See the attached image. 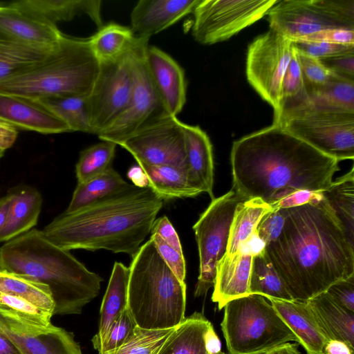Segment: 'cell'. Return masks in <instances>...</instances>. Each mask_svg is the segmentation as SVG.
<instances>
[{
  "mask_svg": "<svg viewBox=\"0 0 354 354\" xmlns=\"http://www.w3.org/2000/svg\"><path fill=\"white\" fill-rule=\"evenodd\" d=\"M17 137V129L0 120V151H5L12 147Z\"/></svg>",
  "mask_w": 354,
  "mask_h": 354,
  "instance_id": "db71d44e",
  "label": "cell"
},
{
  "mask_svg": "<svg viewBox=\"0 0 354 354\" xmlns=\"http://www.w3.org/2000/svg\"><path fill=\"white\" fill-rule=\"evenodd\" d=\"M272 209L259 198L245 200L238 204L231 223L226 254L230 255L255 232L263 216Z\"/></svg>",
  "mask_w": 354,
  "mask_h": 354,
  "instance_id": "1f68e13d",
  "label": "cell"
},
{
  "mask_svg": "<svg viewBox=\"0 0 354 354\" xmlns=\"http://www.w3.org/2000/svg\"><path fill=\"white\" fill-rule=\"evenodd\" d=\"M0 354H22L8 338L0 334Z\"/></svg>",
  "mask_w": 354,
  "mask_h": 354,
  "instance_id": "91938a15",
  "label": "cell"
},
{
  "mask_svg": "<svg viewBox=\"0 0 354 354\" xmlns=\"http://www.w3.org/2000/svg\"><path fill=\"white\" fill-rule=\"evenodd\" d=\"M164 205L149 187L129 184L122 191L77 211L64 212L42 232L57 246L66 250H106L132 258Z\"/></svg>",
  "mask_w": 354,
  "mask_h": 354,
  "instance_id": "3957f363",
  "label": "cell"
},
{
  "mask_svg": "<svg viewBox=\"0 0 354 354\" xmlns=\"http://www.w3.org/2000/svg\"><path fill=\"white\" fill-rule=\"evenodd\" d=\"M0 120L16 129L53 134L71 132L69 127L39 102L0 93Z\"/></svg>",
  "mask_w": 354,
  "mask_h": 354,
  "instance_id": "ffe728a7",
  "label": "cell"
},
{
  "mask_svg": "<svg viewBox=\"0 0 354 354\" xmlns=\"http://www.w3.org/2000/svg\"><path fill=\"white\" fill-rule=\"evenodd\" d=\"M296 51L307 91L325 85L330 79L333 73L319 59L297 49Z\"/></svg>",
  "mask_w": 354,
  "mask_h": 354,
  "instance_id": "ee69618b",
  "label": "cell"
},
{
  "mask_svg": "<svg viewBox=\"0 0 354 354\" xmlns=\"http://www.w3.org/2000/svg\"><path fill=\"white\" fill-rule=\"evenodd\" d=\"M150 239L167 266L181 282L185 283L186 263L183 254L168 245L158 234H151Z\"/></svg>",
  "mask_w": 354,
  "mask_h": 354,
  "instance_id": "bcb514c9",
  "label": "cell"
},
{
  "mask_svg": "<svg viewBox=\"0 0 354 354\" xmlns=\"http://www.w3.org/2000/svg\"><path fill=\"white\" fill-rule=\"evenodd\" d=\"M230 162L232 189L270 205L297 191L322 192L339 169L338 160L274 124L234 141Z\"/></svg>",
  "mask_w": 354,
  "mask_h": 354,
  "instance_id": "7a4b0ae2",
  "label": "cell"
},
{
  "mask_svg": "<svg viewBox=\"0 0 354 354\" xmlns=\"http://www.w3.org/2000/svg\"><path fill=\"white\" fill-rule=\"evenodd\" d=\"M136 326L127 307L109 329L97 351L99 354H114L129 339Z\"/></svg>",
  "mask_w": 354,
  "mask_h": 354,
  "instance_id": "7bdbcfd3",
  "label": "cell"
},
{
  "mask_svg": "<svg viewBox=\"0 0 354 354\" xmlns=\"http://www.w3.org/2000/svg\"><path fill=\"white\" fill-rule=\"evenodd\" d=\"M5 151H0V158L3 156Z\"/></svg>",
  "mask_w": 354,
  "mask_h": 354,
  "instance_id": "94428289",
  "label": "cell"
},
{
  "mask_svg": "<svg viewBox=\"0 0 354 354\" xmlns=\"http://www.w3.org/2000/svg\"><path fill=\"white\" fill-rule=\"evenodd\" d=\"M0 34L27 44L52 48L63 36L56 25L12 6L0 3Z\"/></svg>",
  "mask_w": 354,
  "mask_h": 354,
  "instance_id": "d6986e66",
  "label": "cell"
},
{
  "mask_svg": "<svg viewBox=\"0 0 354 354\" xmlns=\"http://www.w3.org/2000/svg\"><path fill=\"white\" fill-rule=\"evenodd\" d=\"M36 101L63 121L71 131L91 133L87 96L55 95Z\"/></svg>",
  "mask_w": 354,
  "mask_h": 354,
  "instance_id": "e575fe53",
  "label": "cell"
},
{
  "mask_svg": "<svg viewBox=\"0 0 354 354\" xmlns=\"http://www.w3.org/2000/svg\"><path fill=\"white\" fill-rule=\"evenodd\" d=\"M175 328L149 330L136 326L114 354H158Z\"/></svg>",
  "mask_w": 354,
  "mask_h": 354,
  "instance_id": "60d3db41",
  "label": "cell"
},
{
  "mask_svg": "<svg viewBox=\"0 0 354 354\" xmlns=\"http://www.w3.org/2000/svg\"><path fill=\"white\" fill-rule=\"evenodd\" d=\"M129 268L127 308L136 325L160 330L183 322L186 283L167 266L151 239L141 245Z\"/></svg>",
  "mask_w": 354,
  "mask_h": 354,
  "instance_id": "8992f818",
  "label": "cell"
},
{
  "mask_svg": "<svg viewBox=\"0 0 354 354\" xmlns=\"http://www.w3.org/2000/svg\"><path fill=\"white\" fill-rule=\"evenodd\" d=\"M0 307L31 324L41 327L52 325L51 317L53 315L51 313L20 297L0 293Z\"/></svg>",
  "mask_w": 354,
  "mask_h": 354,
  "instance_id": "b9f144b4",
  "label": "cell"
},
{
  "mask_svg": "<svg viewBox=\"0 0 354 354\" xmlns=\"http://www.w3.org/2000/svg\"><path fill=\"white\" fill-rule=\"evenodd\" d=\"M319 60L334 74L354 80V52Z\"/></svg>",
  "mask_w": 354,
  "mask_h": 354,
  "instance_id": "f907efd6",
  "label": "cell"
},
{
  "mask_svg": "<svg viewBox=\"0 0 354 354\" xmlns=\"http://www.w3.org/2000/svg\"><path fill=\"white\" fill-rule=\"evenodd\" d=\"M1 35V34H0V35Z\"/></svg>",
  "mask_w": 354,
  "mask_h": 354,
  "instance_id": "be15d7a7",
  "label": "cell"
},
{
  "mask_svg": "<svg viewBox=\"0 0 354 354\" xmlns=\"http://www.w3.org/2000/svg\"><path fill=\"white\" fill-rule=\"evenodd\" d=\"M99 68L88 38L63 35L41 60L0 81V93L33 100L63 95L88 96Z\"/></svg>",
  "mask_w": 354,
  "mask_h": 354,
  "instance_id": "5b68a950",
  "label": "cell"
},
{
  "mask_svg": "<svg viewBox=\"0 0 354 354\" xmlns=\"http://www.w3.org/2000/svg\"><path fill=\"white\" fill-rule=\"evenodd\" d=\"M129 185L111 167L94 178L77 183L71 201L64 212L71 213L77 211L122 191Z\"/></svg>",
  "mask_w": 354,
  "mask_h": 354,
  "instance_id": "d6a6232c",
  "label": "cell"
},
{
  "mask_svg": "<svg viewBox=\"0 0 354 354\" xmlns=\"http://www.w3.org/2000/svg\"><path fill=\"white\" fill-rule=\"evenodd\" d=\"M10 203L11 196L9 193L6 196L0 198V233L7 221Z\"/></svg>",
  "mask_w": 354,
  "mask_h": 354,
  "instance_id": "6f0895ef",
  "label": "cell"
},
{
  "mask_svg": "<svg viewBox=\"0 0 354 354\" xmlns=\"http://www.w3.org/2000/svg\"><path fill=\"white\" fill-rule=\"evenodd\" d=\"M293 43L297 50L318 59L354 52V46L317 41H297Z\"/></svg>",
  "mask_w": 354,
  "mask_h": 354,
  "instance_id": "f6af8a7d",
  "label": "cell"
},
{
  "mask_svg": "<svg viewBox=\"0 0 354 354\" xmlns=\"http://www.w3.org/2000/svg\"><path fill=\"white\" fill-rule=\"evenodd\" d=\"M294 50L293 41L272 29L255 38L248 48L247 80L272 106L273 118L279 113L282 80Z\"/></svg>",
  "mask_w": 354,
  "mask_h": 354,
  "instance_id": "7c38bea8",
  "label": "cell"
},
{
  "mask_svg": "<svg viewBox=\"0 0 354 354\" xmlns=\"http://www.w3.org/2000/svg\"><path fill=\"white\" fill-rule=\"evenodd\" d=\"M264 354H301L297 344L286 343L265 353Z\"/></svg>",
  "mask_w": 354,
  "mask_h": 354,
  "instance_id": "680465c9",
  "label": "cell"
},
{
  "mask_svg": "<svg viewBox=\"0 0 354 354\" xmlns=\"http://www.w3.org/2000/svg\"><path fill=\"white\" fill-rule=\"evenodd\" d=\"M10 3L56 26L82 14L88 15L97 28L103 26L100 0H21Z\"/></svg>",
  "mask_w": 354,
  "mask_h": 354,
  "instance_id": "cb8c5ba5",
  "label": "cell"
},
{
  "mask_svg": "<svg viewBox=\"0 0 354 354\" xmlns=\"http://www.w3.org/2000/svg\"><path fill=\"white\" fill-rule=\"evenodd\" d=\"M277 0H200L192 35L203 45L227 40L266 15Z\"/></svg>",
  "mask_w": 354,
  "mask_h": 354,
  "instance_id": "8fae6325",
  "label": "cell"
},
{
  "mask_svg": "<svg viewBox=\"0 0 354 354\" xmlns=\"http://www.w3.org/2000/svg\"><path fill=\"white\" fill-rule=\"evenodd\" d=\"M249 290L250 294L261 295L266 298L293 300L264 249L253 257Z\"/></svg>",
  "mask_w": 354,
  "mask_h": 354,
  "instance_id": "74e56055",
  "label": "cell"
},
{
  "mask_svg": "<svg viewBox=\"0 0 354 354\" xmlns=\"http://www.w3.org/2000/svg\"><path fill=\"white\" fill-rule=\"evenodd\" d=\"M308 301L330 339L342 341L354 350V312L338 304L326 291Z\"/></svg>",
  "mask_w": 354,
  "mask_h": 354,
  "instance_id": "83f0119b",
  "label": "cell"
},
{
  "mask_svg": "<svg viewBox=\"0 0 354 354\" xmlns=\"http://www.w3.org/2000/svg\"><path fill=\"white\" fill-rule=\"evenodd\" d=\"M9 194L11 203L7 221L0 233V242H7L32 230L41 209V195L32 187L19 186Z\"/></svg>",
  "mask_w": 354,
  "mask_h": 354,
  "instance_id": "d4e9b609",
  "label": "cell"
},
{
  "mask_svg": "<svg viewBox=\"0 0 354 354\" xmlns=\"http://www.w3.org/2000/svg\"><path fill=\"white\" fill-rule=\"evenodd\" d=\"M151 234H158L168 245L183 253L182 245L178 235L171 223L166 216H162L154 221Z\"/></svg>",
  "mask_w": 354,
  "mask_h": 354,
  "instance_id": "816d5d0a",
  "label": "cell"
},
{
  "mask_svg": "<svg viewBox=\"0 0 354 354\" xmlns=\"http://www.w3.org/2000/svg\"><path fill=\"white\" fill-rule=\"evenodd\" d=\"M148 180V187L163 201L195 197L201 192L188 180L186 166L138 165Z\"/></svg>",
  "mask_w": 354,
  "mask_h": 354,
  "instance_id": "f1b7e54d",
  "label": "cell"
},
{
  "mask_svg": "<svg viewBox=\"0 0 354 354\" xmlns=\"http://www.w3.org/2000/svg\"><path fill=\"white\" fill-rule=\"evenodd\" d=\"M215 354H225L223 352H222L221 351L215 353Z\"/></svg>",
  "mask_w": 354,
  "mask_h": 354,
  "instance_id": "6125c7cd",
  "label": "cell"
},
{
  "mask_svg": "<svg viewBox=\"0 0 354 354\" xmlns=\"http://www.w3.org/2000/svg\"><path fill=\"white\" fill-rule=\"evenodd\" d=\"M326 292L338 304L354 312V274L334 283Z\"/></svg>",
  "mask_w": 354,
  "mask_h": 354,
  "instance_id": "c3c4849f",
  "label": "cell"
},
{
  "mask_svg": "<svg viewBox=\"0 0 354 354\" xmlns=\"http://www.w3.org/2000/svg\"><path fill=\"white\" fill-rule=\"evenodd\" d=\"M148 41L142 38L135 49L133 88L129 102L122 114L97 136L102 141L111 142L118 145L138 130L169 115L158 94L146 66L145 52Z\"/></svg>",
  "mask_w": 354,
  "mask_h": 354,
  "instance_id": "5bb4252c",
  "label": "cell"
},
{
  "mask_svg": "<svg viewBox=\"0 0 354 354\" xmlns=\"http://www.w3.org/2000/svg\"><path fill=\"white\" fill-rule=\"evenodd\" d=\"M284 220L283 209H272L263 216L255 232L265 245L279 236L282 230Z\"/></svg>",
  "mask_w": 354,
  "mask_h": 354,
  "instance_id": "7dc6e473",
  "label": "cell"
},
{
  "mask_svg": "<svg viewBox=\"0 0 354 354\" xmlns=\"http://www.w3.org/2000/svg\"><path fill=\"white\" fill-rule=\"evenodd\" d=\"M0 293L26 299L53 315L55 304L49 288L28 277L0 269Z\"/></svg>",
  "mask_w": 354,
  "mask_h": 354,
  "instance_id": "d590c367",
  "label": "cell"
},
{
  "mask_svg": "<svg viewBox=\"0 0 354 354\" xmlns=\"http://www.w3.org/2000/svg\"><path fill=\"white\" fill-rule=\"evenodd\" d=\"M116 146L113 142L102 141L82 151L75 166L77 183L94 178L111 167Z\"/></svg>",
  "mask_w": 354,
  "mask_h": 354,
  "instance_id": "ab89813d",
  "label": "cell"
},
{
  "mask_svg": "<svg viewBox=\"0 0 354 354\" xmlns=\"http://www.w3.org/2000/svg\"><path fill=\"white\" fill-rule=\"evenodd\" d=\"M0 269L46 285L55 304L53 315L80 314L98 295L103 281L37 229L5 242L0 248Z\"/></svg>",
  "mask_w": 354,
  "mask_h": 354,
  "instance_id": "277c9868",
  "label": "cell"
},
{
  "mask_svg": "<svg viewBox=\"0 0 354 354\" xmlns=\"http://www.w3.org/2000/svg\"><path fill=\"white\" fill-rule=\"evenodd\" d=\"M53 47L43 48L35 46L1 35L0 81L10 77L37 63Z\"/></svg>",
  "mask_w": 354,
  "mask_h": 354,
  "instance_id": "836d02e7",
  "label": "cell"
},
{
  "mask_svg": "<svg viewBox=\"0 0 354 354\" xmlns=\"http://www.w3.org/2000/svg\"><path fill=\"white\" fill-rule=\"evenodd\" d=\"M324 354H354V350L342 341L330 339L324 347Z\"/></svg>",
  "mask_w": 354,
  "mask_h": 354,
  "instance_id": "11a10c76",
  "label": "cell"
},
{
  "mask_svg": "<svg viewBox=\"0 0 354 354\" xmlns=\"http://www.w3.org/2000/svg\"><path fill=\"white\" fill-rule=\"evenodd\" d=\"M321 198V192L300 190L286 196L270 206L272 209H285L312 203Z\"/></svg>",
  "mask_w": 354,
  "mask_h": 354,
  "instance_id": "f5cc1de1",
  "label": "cell"
},
{
  "mask_svg": "<svg viewBox=\"0 0 354 354\" xmlns=\"http://www.w3.org/2000/svg\"><path fill=\"white\" fill-rule=\"evenodd\" d=\"M299 41H325L354 46V29L345 28L326 29L306 36Z\"/></svg>",
  "mask_w": 354,
  "mask_h": 354,
  "instance_id": "681fc988",
  "label": "cell"
},
{
  "mask_svg": "<svg viewBox=\"0 0 354 354\" xmlns=\"http://www.w3.org/2000/svg\"><path fill=\"white\" fill-rule=\"evenodd\" d=\"M146 66L158 94L167 113L176 117L187 99L185 71L169 54L154 46L145 52Z\"/></svg>",
  "mask_w": 354,
  "mask_h": 354,
  "instance_id": "e0dca14e",
  "label": "cell"
},
{
  "mask_svg": "<svg viewBox=\"0 0 354 354\" xmlns=\"http://www.w3.org/2000/svg\"><path fill=\"white\" fill-rule=\"evenodd\" d=\"M248 200L234 189L214 198L193 226L199 254V275L194 296L214 286L216 266L226 254L230 230L236 206Z\"/></svg>",
  "mask_w": 354,
  "mask_h": 354,
  "instance_id": "30bf717a",
  "label": "cell"
},
{
  "mask_svg": "<svg viewBox=\"0 0 354 354\" xmlns=\"http://www.w3.org/2000/svg\"><path fill=\"white\" fill-rule=\"evenodd\" d=\"M253 257L238 250L230 255L225 254L218 263L212 300L218 304L219 310L229 301L250 294Z\"/></svg>",
  "mask_w": 354,
  "mask_h": 354,
  "instance_id": "603a6c76",
  "label": "cell"
},
{
  "mask_svg": "<svg viewBox=\"0 0 354 354\" xmlns=\"http://www.w3.org/2000/svg\"><path fill=\"white\" fill-rule=\"evenodd\" d=\"M182 122L167 115L138 130L118 145L129 151L138 165H185Z\"/></svg>",
  "mask_w": 354,
  "mask_h": 354,
  "instance_id": "9a60e30c",
  "label": "cell"
},
{
  "mask_svg": "<svg viewBox=\"0 0 354 354\" xmlns=\"http://www.w3.org/2000/svg\"><path fill=\"white\" fill-rule=\"evenodd\" d=\"M273 124L339 162L354 158V112L306 104Z\"/></svg>",
  "mask_w": 354,
  "mask_h": 354,
  "instance_id": "ba28073f",
  "label": "cell"
},
{
  "mask_svg": "<svg viewBox=\"0 0 354 354\" xmlns=\"http://www.w3.org/2000/svg\"><path fill=\"white\" fill-rule=\"evenodd\" d=\"M306 104L354 112V80L333 75L324 86L308 92ZM306 105V104H305Z\"/></svg>",
  "mask_w": 354,
  "mask_h": 354,
  "instance_id": "8d00e7d4",
  "label": "cell"
},
{
  "mask_svg": "<svg viewBox=\"0 0 354 354\" xmlns=\"http://www.w3.org/2000/svg\"><path fill=\"white\" fill-rule=\"evenodd\" d=\"M128 178L133 185L138 187H148L147 178L142 169L138 165L129 168L127 172Z\"/></svg>",
  "mask_w": 354,
  "mask_h": 354,
  "instance_id": "9f6ffc18",
  "label": "cell"
},
{
  "mask_svg": "<svg viewBox=\"0 0 354 354\" xmlns=\"http://www.w3.org/2000/svg\"><path fill=\"white\" fill-rule=\"evenodd\" d=\"M323 199L332 209L344 233L354 245V169L333 181L321 192Z\"/></svg>",
  "mask_w": 354,
  "mask_h": 354,
  "instance_id": "4dcf8cb0",
  "label": "cell"
},
{
  "mask_svg": "<svg viewBox=\"0 0 354 354\" xmlns=\"http://www.w3.org/2000/svg\"><path fill=\"white\" fill-rule=\"evenodd\" d=\"M0 334L22 354H83L73 333L53 324L48 327L31 324L1 307Z\"/></svg>",
  "mask_w": 354,
  "mask_h": 354,
  "instance_id": "2e32d148",
  "label": "cell"
},
{
  "mask_svg": "<svg viewBox=\"0 0 354 354\" xmlns=\"http://www.w3.org/2000/svg\"><path fill=\"white\" fill-rule=\"evenodd\" d=\"M308 101V93L295 47L292 57L282 80L279 113L276 118H273V122L278 121L283 115L306 104Z\"/></svg>",
  "mask_w": 354,
  "mask_h": 354,
  "instance_id": "f35d334b",
  "label": "cell"
},
{
  "mask_svg": "<svg viewBox=\"0 0 354 354\" xmlns=\"http://www.w3.org/2000/svg\"><path fill=\"white\" fill-rule=\"evenodd\" d=\"M136 45L120 58L100 62L99 72L87 96L91 133L98 136L126 109L133 88V63Z\"/></svg>",
  "mask_w": 354,
  "mask_h": 354,
  "instance_id": "4fadbf2b",
  "label": "cell"
},
{
  "mask_svg": "<svg viewBox=\"0 0 354 354\" xmlns=\"http://www.w3.org/2000/svg\"><path fill=\"white\" fill-rule=\"evenodd\" d=\"M185 143V165L190 185L214 198L212 145L207 134L199 127L182 122Z\"/></svg>",
  "mask_w": 354,
  "mask_h": 354,
  "instance_id": "7402d4cb",
  "label": "cell"
},
{
  "mask_svg": "<svg viewBox=\"0 0 354 354\" xmlns=\"http://www.w3.org/2000/svg\"><path fill=\"white\" fill-rule=\"evenodd\" d=\"M212 328L202 313L195 312L176 327L158 354H211L208 336Z\"/></svg>",
  "mask_w": 354,
  "mask_h": 354,
  "instance_id": "484cf974",
  "label": "cell"
},
{
  "mask_svg": "<svg viewBox=\"0 0 354 354\" xmlns=\"http://www.w3.org/2000/svg\"><path fill=\"white\" fill-rule=\"evenodd\" d=\"M140 40L130 27L114 22L103 25L88 38L91 50L99 62L116 60L130 51Z\"/></svg>",
  "mask_w": 354,
  "mask_h": 354,
  "instance_id": "f546056e",
  "label": "cell"
},
{
  "mask_svg": "<svg viewBox=\"0 0 354 354\" xmlns=\"http://www.w3.org/2000/svg\"><path fill=\"white\" fill-rule=\"evenodd\" d=\"M267 15L270 29L294 42L326 29H354V0H277Z\"/></svg>",
  "mask_w": 354,
  "mask_h": 354,
  "instance_id": "9c48e42d",
  "label": "cell"
},
{
  "mask_svg": "<svg viewBox=\"0 0 354 354\" xmlns=\"http://www.w3.org/2000/svg\"><path fill=\"white\" fill-rule=\"evenodd\" d=\"M129 277V268L115 262L101 305L98 332L91 339L97 351L112 324L127 307Z\"/></svg>",
  "mask_w": 354,
  "mask_h": 354,
  "instance_id": "4316f807",
  "label": "cell"
},
{
  "mask_svg": "<svg viewBox=\"0 0 354 354\" xmlns=\"http://www.w3.org/2000/svg\"><path fill=\"white\" fill-rule=\"evenodd\" d=\"M296 335L307 354H324L330 340L308 301L266 298Z\"/></svg>",
  "mask_w": 354,
  "mask_h": 354,
  "instance_id": "44dd1931",
  "label": "cell"
},
{
  "mask_svg": "<svg viewBox=\"0 0 354 354\" xmlns=\"http://www.w3.org/2000/svg\"><path fill=\"white\" fill-rule=\"evenodd\" d=\"M283 212L280 234L264 250L293 300L308 301L354 274V245L322 196Z\"/></svg>",
  "mask_w": 354,
  "mask_h": 354,
  "instance_id": "6da1fadb",
  "label": "cell"
},
{
  "mask_svg": "<svg viewBox=\"0 0 354 354\" xmlns=\"http://www.w3.org/2000/svg\"><path fill=\"white\" fill-rule=\"evenodd\" d=\"M221 324L230 354H264L289 342L295 333L263 296L249 294L225 305Z\"/></svg>",
  "mask_w": 354,
  "mask_h": 354,
  "instance_id": "52a82bcc",
  "label": "cell"
},
{
  "mask_svg": "<svg viewBox=\"0 0 354 354\" xmlns=\"http://www.w3.org/2000/svg\"><path fill=\"white\" fill-rule=\"evenodd\" d=\"M200 0H140L133 8L131 29L136 37L149 39L192 13Z\"/></svg>",
  "mask_w": 354,
  "mask_h": 354,
  "instance_id": "ac0fdd59",
  "label": "cell"
}]
</instances>
